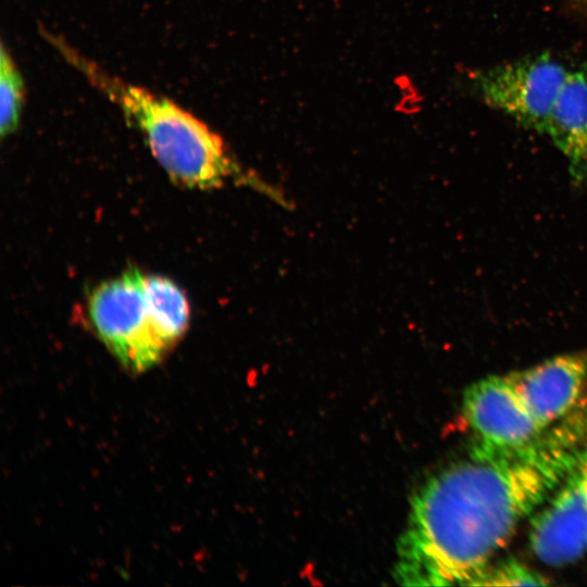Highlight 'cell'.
<instances>
[{
    "instance_id": "obj_5",
    "label": "cell",
    "mask_w": 587,
    "mask_h": 587,
    "mask_svg": "<svg viewBox=\"0 0 587 587\" xmlns=\"http://www.w3.org/2000/svg\"><path fill=\"white\" fill-rule=\"evenodd\" d=\"M529 535L536 557L552 566L575 561L587 548V449L534 519Z\"/></svg>"
},
{
    "instance_id": "obj_4",
    "label": "cell",
    "mask_w": 587,
    "mask_h": 587,
    "mask_svg": "<svg viewBox=\"0 0 587 587\" xmlns=\"http://www.w3.org/2000/svg\"><path fill=\"white\" fill-rule=\"evenodd\" d=\"M569 68L548 52L477 70L479 99L522 126L545 134Z\"/></svg>"
},
{
    "instance_id": "obj_1",
    "label": "cell",
    "mask_w": 587,
    "mask_h": 587,
    "mask_svg": "<svg viewBox=\"0 0 587 587\" xmlns=\"http://www.w3.org/2000/svg\"><path fill=\"white\" fill-rule=\"evenodd\" d=\"M582 452L551 433L517 448L477 440L412 500L396 578L410 586H472L521 521L563 483Z\"/></svg>"
},
{
    "instance_id": "obj_7",
    "label": "cell",
    "mask_w": 587,
    "mask_h": 587,
    "mask_svg": "<svg viewBox=\"0 0 587 587\" xmlns=\"http://www.w3.org/2000/svg\"><path fill=\"white\" fill-rule=\"evenodd\" d=\"M508 376L545 429L573 411L580 399L587 380V354L557 355Z\"/></svg>"
},
{
    "instance_id": "obj_6",
    "label": "cell",
    "mask_w": 587,
    "mask_h": 587,
    "mask_svg": "<svg viewBox=\"0 0 587 587\" xmlns=\"http://www.w3.org/2000/svg\"><path fill=\"white\" fill-rule=\"evenodd\" d=\"M463 413L477 440L495 447H522L545 430L508 375L474 383L464 394Z\"/></svg>"
},
{
    "instance_id": "obj_3",
    "label": "cell",
    "mask_w": 587,
    "mask_h": 587,
    "mask_svg": "<svg viewBox=\"0 0 587 587\" xmlns=\"http://www.w3.org/2000/svg\"><path fill=\"white\" fill-rule=\"evenodd\" d=\"M143 279L140 271L128 270L97 286L87 305L99 338L133 372L148 370L167 351L153 327Z\"/></svg>"
},
{
    "instance_id": "obj_10",
    "label": "cell",
    "mask_w": 587,
    "mask_h": 587,
    "mask_svg": "<svg viewBox=\"0 0 587 587\" xmlns=\"http://www.w3.org/2000/svg\"><path fill=\"white\" fill-rule=\"evenodd\" d=\"M24 82L4 43L0 54V134L11 135L18 126L24 103Z\"/></svg>"
},
{
    "instance_id": "obj_12",
    "label": "cell",
    "mask_w": 587,
    "mask_h": 587,
    "mask_svg": "<svg viewBox=\"0 0 587 587\" xmlns=\"http://www.w3.org/2000/svg\"><path fill=\"white\" fill-rule=\"evenodd\" d=\"M575 13L580 15L587 14V0H569Z\"/></svg>"
},
{
    "instance_id": "obj_2",
    "label": "cell",
    "mask_w": 587,
    "mask_h": 587,
    "mask_svg": "<svg viewBox=\"0 0 587 587\" xmlns=\"http://www.w3.org/2000/svg\"><path fill=\"white\" fill-rule=\"evenodd\" d=\"M41 32L66 62L140 130L155 160L176 183L210 189L236 172L222 138L192 113L164 96L112 76L62 37Z\"/></svg>"
},
{
    "instance_id": "obj_11",
    "label": "cell",
    "mask_w": 587,
    "mask_h": 587,
    "mask_svg": "<svg viewBox=\"0 0 587 587\" xmlns=\"http://www.w3.org/2000/svg\"><path fill=\"white\" fill-rule=\"evenodd\" d=\"M546 579L515 560L487 566L472 586H522L546 585Z\"/></svg>"
},
{
    "instance_id": "obj_9",
    "label": "cell",
    "mask_w": 587,
    "mask_h": 587,
    "mask_svg": "<svg viewBox=\"0 0 587 587\" xmlns=\"http://www.w3.org/2000/svg\"><path fill=\"white\" fill-rule=\"evenodd\" d=\"M143 287L153 327L168 350L188 326L187 298L173 280L160 275H145Z\"/></svg>"
},
{
    "instance_id": "obj_8",
    "label": "cell",
    "mask_w": 587,
    "mask_h": 587,
    "mask_svg": "<svg viewBox=\"0 0 587 587\" xmlns=\"http://www.w3.org/2000/svg\"><path fill=\"white\" fill-rule=\"evenodd\" d=\"M546 135L567 160L576 180L587 178V67L569 70L551 110Z\"/></svg>"
}]
</instances>
